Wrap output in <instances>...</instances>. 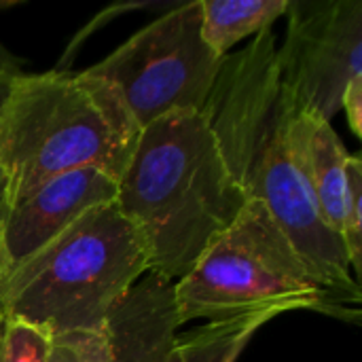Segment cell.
Instances as JSON below:
<instances>
[{
    "instance_id": "6da1fadb",
    "label": "cell",
    "mask_w": 362,
    "mask_h": 362,
    "mask_svg": "<svg viewBox=\"0 0 362 362\" xmlns=\"http://www.w3.org/2000/svg\"><path fill=\"white\" fill-rule=\"evenodd\" d=\"M272 30L229 53L202 108L221 155L248 199L261 202L337 301L358 316L361 284L344 242L327 229L305 174L299 110L286 93Z\"/></svg>"
},
{
    "instance_id": "7a4b0ae2",
    "label": "cell",
    "mask_w": 362,
    "mask_h": 362,
    "mask_svg": "<svg viewBox=\"0 0 362 362\" xmlns=\"http://www.w3.org/2000/svg\"><path fill=\"white\" fill-rule=\"evenodd\" d=\"M117 185L115 204L144 244L146 274L174 284L248 202L197 110H174L140 129Z\"/></svg>"
},
{
    "instance_id": "3957f363",
    "label": "cell",
    "mask_w": 362,
    "mask_h": 362,
    "mask_svg": "<svg viewBox=\"0 0 362 362\" xmlns=\"http://www.w3.org/2000/svg\"><path fill=\"white\" fill-rule=\"evenodd\" d=\"M140 127L110 83L91 72L19 74L0 104L6 210L42 182L95 168L119 180Z\"/></svg>"
},
{
    "instance_id": "277c9868",
    "label": "cell",
    "mask_w": 362,
    "mask_h": 362,
    "mask_svg": "<svg viewBox=\"0 0 362 362\" xmlns=\"http://www.w3.org/2000/svg\"><path fill=\"white\" fill-rule=\"evenodd\" d=\"M146 272L136 227L117 204H106L85 212L6 274L0 314L51 337L104 331L110 310Z\"/></svg>"
},
{
    "instance_id": "5b68a950",
    "label": "cell",
    "mask_w": 362,
    "mask_h": 362,
    "mask_svg": "<svg viewBox=\"0 0 362 362\" xmlns=\"http://www.w3.org/2000/svg\"><path fill=\"white\" fill-rule=\"evenodd\" d=\"M180 325L246 312H320L358 320L314 274L272 212L248 199L235 223L174 284Z\"/></svg>"
},
{
    "instance_id": "8992f818",
    "label": "cell",
    "mask_w": 362,
    "mask_h": 362,
    "mask_svg": "<svg viewBox=\"0 0 362 362\" xmlns=\"http://www.w3.org/2000/svg\"><path fill=\"white\" fill-rule=\"evenodd\" d=\"M225 57L202 36V2L159 15L108 57L87 68L115 87L140 129L174 110L202 112Z\"/></svg>"
},
{
    "instance_id": "52a82bcc",
    "label": "cell",
    "mask_w": 362,
    "mask_h": 362,
    "mask_svg": "<svg viewBox=\"0 0 362 362\" xmlns=\"http://www.w3.org/2000/svg\"><path fill=\"white\" fill-rule=\"evenodd\" d=\"M286 38L276 49L295 108L333 121L348 83L362 74L361 0H291Z\"/></svg>"
},
{
    "instance_id": "ba28073f",
    "label": "cell",
    "mask_w": 362,
    "mask_h": 362,
    "mask_svg": "<svg viewBox=\"0 0 362 362\" xmlns=\"http://www.w3.org/2000/svg\"><path fill=\"white\" fill-rule=\"evenodd\" d=\"M117 191V180L95 168L59 174L30 191L6 210L0 223L11 269L49 244L85 212L115 204Z\"/></svg>"
},
{
    "instance_id": "9c48e42d",
    "label": "cell",
    "mask_w": 362,
    "mask_h": 362,
    "mask_svg": "<svg viewBox=\"0 0 362 362\" xmlns=\"http://www.w3.org/2000/svg\"><path fill=\"white\" fill-rule=\"evenodd\" d=\"M174 282L144 274L104 322L110 362H182Z\"/></svg>"
},
{
    "instance_id": "30bf717a",
    "label": "cell",
    "mask_w": 362,
    "mask_h": 362,
    "mask_svg": "<svg viewBox=\"0 0 362 362\" xmlns=\"http://www.w3.org/2000/svg\"><path fill=\"white\" fill-rule=\"evenodd\" d=\"M299 134L305 174L316 199L322 223L339 240L344 233V199H346V163L350 153L341 144L333 125L320 117L299 112Z\"/></svg>"
},
{
    "instance_id": "8fae6325",
    "label": "cell",
    "mask_w": 362,
    "mask_h": 362,
    "mask_svg": "<svg viewBox=\"0 0 362 362\" xmlns=\"http://www.w3.org/2000/svg\"><path fill=\"white\" fill-rule=\"evenodd\" d=\"M204 42L221 57L248 38L272 30L278 17H284L291 0H199Z\"/></svg>"
},
{
    "instance_id": "7c38bea8",
    "label": "cell",
    "mask_w": 362,
    "mask_h": 362,
    "mask_svg": "<svg viewBox=\"0 0 362 362\" xmlns=\"http://www.w3.org/2000/svg\"><path fill=\"white\" fill-rule=\"evenodd\" d=\"M276 312H246L223 320H210L180 337L182 362H235L255 333L272 322Z\"/></svg>"
},
{
    "instance_id": "4fadbf2b",
    "label": "cell",
    "mask_w": 362,
    "mask_h": 362,
    "mask_svg": "<svg viewBox=\"0 0 362 362\" xmlns=\"http://www.w3.org/2000/svg\"><path fill=\"white\" fill-rule=\"evenodd\" d=\"M51 333L0 314V362H47Z\"/></svg>"
},
{
    "instance_id": "5bb4252c",
    "label": "cell",
    "mask_w": 362,
    "mask_h": 362,
    "mask_svg": "<svg viewBox=\"0 0 362 362\" xmlns=\"http://www.w3.org/2000/svg\"><path fill=\"white\" fill-rule=\"evenodd\" d=\"M346 176H348V185H346V199H344V233H341V242H344V248H346L352 274L361 276L362 161L358 155H350L348 157Z\"/></svg>"
},
{
    "instance_id": "9a60e30c",
    "label": "cell",
    "mask_w": 362,
    "mask_h": 362,
    "mask_svg": "<svg viewBox=\"0 0 362 362\" xmlns=\"http://www.w3.org/2000/svg\"><path fill=\"white\" fill-rule=\"evenodd\" d=\"M47 362H110L104 331H78L51 339Z\"/></svg>"
},
{
    "instance_id": "2e32d148",
    "label": "cell",
    "mask_w": 362,
    "mask_h": 362,
    "mask_svg": "<svg viewBox=\"0 0 362 362\" xmlns=\"http://www.w3.org/2000/svg\"><path fill=\"white\" fill-rule=\"evenodd\" d=\"M341 110H346L348 125L356 138L362 136V74L354 76L341 98Z\"/></svg>"
},
{
    "instance_id": "e0dca14e",
    "label": "cell",
    "mask_w": 362,
    "mask_h": 362,
    "mask_svg": "<svg viewBox=\"0 0 362 362\" xmlns=\"http://www.w3.org/2000/svg\"><path fill=\"white\" fill-rule=\"evenodd\" d=\"M2 6V4H0ZM21 74V64L19 59L0 42V78H15Z\"/></svg>"
},
{
    "instance_id": "ac0fdd59",
    "label": "cell",
    "mask_w": 362,
    "mask_h": 362,
    "mask_svg": "<svg viewBox=\"0 0 362 362\" xmlns=\"http://www.w3.org/2000/svg\"><path fill=\"white\" fill-rule=\"evenodd\" d=\"M11 81L13 78H0V104H2V100H4V95L8 91ZM4 214H6V187H4V176L0 172V223L4 218Z\"/></svg>"
},
{
    "instance_id": "d6986e66",
    "label": "cell",
    "mask_w": 362,
    "mask_h": 362,
    "mask_svg": "<svg viewBox=\"0 0 362 362\" xmlns=\"http://www.w3.org/2000/svg\"><path fill=\"white\" fill-rule=\"evenodd\" d=\"M11 272V265H8V257H6V250H4V240H2V225H0V284L2 280L6 278V274Z\"/></svg>"
}]
</instances>
